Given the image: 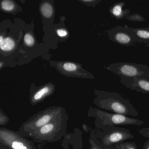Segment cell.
<instances>
[{"mask_svg":"<svg viewBox=\"0 0 149 149\" xmlns=\"http://www.w3.org/2000/svg\"><path fill=\"white\" fill-rule=\"evenodd\" d=\"M95 103L97 107L105 111L133 117L139 115L137 111L130 101L117 92L98 91Z\"/></svg>","mask_w":149,"mask_h":149,"instance_id":"obj_1","label":"cell"},{"mask_svg":"<svg viewBox=\"0 0 149 149\" xmlns=\"http://www.w3.org/2000/svg\"><path fill=\"white\" fill-rule=\"evenodd\" d=\"M68 118L65 110L55 119L26 137L31 138L37 143H53L58 141L66 132Z\"/></svg>","mask_w":149,"mask_h":149,"instance_id":"obj_2","label":"cell"},{"mask_svg":"<svg viewBox=\"0 0 149 149\" xmlns=\"http://www.w3.org/2000/svg\"><path fill=\"white\" fill-rule=\"evenodd\" d=\"M65 110L60 107H52L41 111L31 117L20 128L19 133L26 137L55 119Z\"/></svg>","mask_w":149,"mask_h":149,"instance_id":"obj_3","label":"cell"},{"mask_svg":"<svg viewBox=\"0 0 149 149\" xmlns=\"http://www.w3.org/2000/svg\"><path fill=\"white\" fill-rule=\"evenodd\" d=\"M94 111L95 116L98 122V127L101 129L118 125L141 126L144 124V122L140 119L121 114L98 109L94 110Z\"/></svg>","mask_w":149,"mask_h":149,"instance_id":"obj_4","label":"cell"},{"mask_svg":"<svg viewBox=\"0 0 149 149\" xmlns=\"http://www.w3.org/2000/svg\"><path fill=\"white\" fill-rule=\"evenodd\" d=\"M104 68L120 77L134 78L149 75V66L140 63L118 62Z\"/></svg>","mask_w":149,"mask_h":149,"instance_id":"obj_5","label":"cell"},{"mask_svg":"<svg viewBox=\"0 0 149 149\" xmlns=\"http://www.w3.org/2000/svg\"><path fill=\"white\" fill-rule=\"evenodd\" d=\"M96 136L100 143L106 146H114L135 137L130 130L117 126L101 129L97 131Z\"/></svg>","mask_w":149,"mask_h":149,"instance_id":"obj_6","label":"cell"},{"mask_svg":"<svg viewBox=\"0 0 149 149\" xmlns=\"http://www.w3.org/2000/svg\"><path fill=\"white\" fill-rule=\"evenodd\" d=\"M0 141L4 149H36L32 141L19 132L6 128L0 130Z\"/></svg>","mask_w":149,"mask_h":149,"instance_id":"obj_7","label":"cell"},{"mask_svg":"<svg viewBox=\"0 0 149 149\" xmlns=\"http://www.w3.org/2000/svg\"><path fill=\"white\" fill-rule=\"evenodd\" d=\"M110 40L125 47L135 46L138 42L132 28L118 26L107 30Z\"/></svg>","mask_w":149,"mask_h":149,"instance_id":"obj_8","label":"cell"},{"mask_svg":"<svg viewBox=\"0 0 149 149\" xmlns=\"http://www.w3.org/2000/svg\"><path fill=\"white\" fill-rule=\"evenodd\" d=\"M120 78V83L128 88L149 95V75L134 78Z\"/></svg>","mask_w":149,"mask_h":149,"instance_id":"obj_9","label":"cell"},{"mask_svg":"<svg viewBox=\"0 0 149 149\" xmlns=\"http://www.w3.org/2000/svg\"><path fill=\"white\" fill-rule=\"evenodd\" d=\"M125 3L123 1L116 2L109 8V13L111 17L117 20L123 19L130 15V9H123Z\"/></svg>","mask_w":149,"mask_h":149,"instance_id":"obj_10","label":"cell"},{"mask_svg":"<svg viewBox=\"0 0 149 149\" xmlns=\"http://www.w3.org/2000/svg\"><path fill=\"white\" fill-rule=\"evenodd\" d=\"M132 31L139 43H149V29L147 28H133Z\"/></svg>","mask_w":149,"mask_h":149,"instance_id":"obj_11","label":"cell"},{"mask_svg":"<svg viewBox=\"0 0 149 149\" xmlns=\"http://www.w3.org/2000/svg\"><path fill=\"white\" fill-rule=\"evenodd\" d=\"M50 91L51 89L49 87L46 86L42 88L34 94L32 99V103L36 104L39 102L47 96Z\"/></svg>","mask_w":149,"mask_h":149,"instance_id":"obj_12","label":"cell"},{"mask_svg":"<svg viewBox=\"0 0 149 149\" xmlns=\"http://www.w3.org/2000/svg\"><path fill=\"white\" fill-rule=\"evenodd\" d=\"M15 47V42L12 38L7 37L3 40L2 43H0V48L4 51H10Z\"/></svg>","mask_w":149,"mask_h":149,"instance_id":"obj_13","label":"cell"},{"mask_svg":"<svg viewBox=\"0 0 149 149\" xmlns=\"http://www.w3.org/2000/svg\"><path fill=\"white\" fill-rule=\"evenodd\" d=\"M41 12L45 18H49L52 17L54 13V9L50 3L46 2L41 6Z\"/></svg>","mask_w":149,"mask_h":149,"instance_id":"obj_14","label":"cell"},{"mask_svg":"<svg viewBox=\"0 0 149 149\" xmlns=\"http://www.w3.org/2000/svg\"><path fill=\"white\" fill-rule=\"evenodd\" d=\"M91 146L90 149H117L114 146H106L100 143L96 137L91 141Z\"/></svg>","mask_w":149,"mask_h":149,"instance_id":"obj_15","label":"cell"},{"mask_svg":"<svg viewBox=\"0 0 149 149\" xmlns=\"http://www.w3.org/2000/svg\"><path fill=\"white\" fill-rule=\"evenodd\" d=\"M114 146L117 149H139L136 144L132 142L125 141L116 144Z\"/></svg>","mask_w":149,"mask_h":149,"instance_id":"obj_16","label":"cell"},{"mask_svg":"<svg viewBox=\"0 0 149 149\" xmlns=\"http://www.w3.org/2000/svg\"><path fill=\"white\" fill-rule=\"evenodd\" d=\"M125 19L130 21L135 22H143L145 21V19L142 15L139 14H133L130 15L125 18Z\"/></svg>","mask_w":149,"mask_h":149,"instance_id":"obj_17","label":"cell"},{"mask_svg":"<svg viewBox=\"0 0 149 149\" xmlns=\"http://www.w3.org/2000/svg\"><path fill=\"white\" fill-rule=\"evenodd\" d=\"M1 6L3 10L8 12H10L13 11L14 9L15 6L12 1H3L1 3Z\"/></svg>","mask_w":149,"mask_h":149,"instance_id":"obj_18","label":"cell"},{"mask_svg":"<svg viewBox=\"0 0 149 149\" xmlns=\"http://www.w3.org/2000/svg\"><path fill=\"white\" fill-rule=\"evenodd\" d=\"M63 68L67 72H72L76 71L77 69V66L72 63H66L63 64Z\"/></svg>","mask_w":149,"mask_h":149,"instance_id":"obj_19","label":"cell"},{"mask_svg":"<svg viewBox=\"0 0 149 149\" xmlns=\"http://www.w3.org/2000/svg\"><path fill=\"white\" fill-rule=\"evenodd\" d=\"M25 44L29 47L33 46L34 44L35 40L33 36L29 33L26 34L24 36Z\"/></svg>","mask_w":149,"mask_h":149,"instance_id":"obj_20","label":"cell"},{"mask_svg":"<svg viewBox=\"0 0 149 149\" xmlns=\"http://www.w3.org/2000/svg\"><path fill=\"white\" fill-rule=\"evenodd\" d=\"M138 131L139 134H141L143 136L149 139V127L140 129Z\"/></svg>","mask_w":149,"mask_h":149,"instance_id":"obj_21","label":"cell"},{"mask_svg":"<svg viewBox=\"0 0 149 149\" xmlns=\"http://www.w3.org/2000/svg\"><path fill=\"white\" fill-rule=\"evenodd\" d=\"M56 33H57V35L61 37H65L68 35V34L67 31L64 29H57Z\"/></svg>","mask_w":149,"mask_h":149,"instance_id":"obj_22","label":"cell"},{"mask_svg":"<svg viewBox=\"0 0 149 149\" xmlns=\"http://www.w3.org/2000/svg\"><path fill=\"white\" fill-rule=\"evenodd\" d=\"M0 118H1V125H5V124L7 123V118L6 116L4 115V114H2V113H1V117H0Z\"/></svg>","mask_w":149,"mask_h":149,"instance_id":"obj_23","label":"cell"},{"mask_svg":"<svg viewBox=\"0 0 149 149\" xmlns=\"http://www.w3.org/2000/svg\"><path fill=\"white\" fill-rule=\"evenodd\" d=\"M143 149H149V139L147 140L144 144Z\"/></svg>","mask_w":149,"mask_h":149,"instance_id":"obj_24","label":"cell"},{"mask_svg":"<svg viewBox=\"0 0 149 149\" xmlns=\"http://www.w3.org/2000/svg\"><path fill=\"white\" fill-rule=\"evenodd\" d=\"M83 127L84 130L86 131L88 130V127H87V125H83Z\"/></svg>","mask_w":149,"mask_h":149,"instance_id":"obj_25","label":"cell"},{"mask_svg":"<svg viewBox=\"0 0 149 149\" xmlns=\"http://www.w3.org/2000/svg\"><path fill=\"white\" fill-rule=\"evenodd\" d=\"M3 40H4V39H3L2 36H1V37H0V43H2V42H3Z\"/></svg>","mask_w":149,"mask_h":149,"instance_id":"obj_26","label":"cell"},{"mask_svg":"<svg viewBox=\"0 0 149 149\" xmlns=\"http://www.w3.org/2000/svg\"><path fill=\"white\" fill-rule=\"evenodd\" d=\"M2 62H1V63H0V64H1V65H0V67H1H1H2Z\"/></svg>","mask_w":149,"mask_h":149,"instance_id":"obj_27","label":"cell"},{"mask_svg":"<svg viewBox=\"0 0 149 149\" xmlns=\"http://www.w3.org/2000/svg\"><path fill=\"white\" fill-rule=\"evenodd\" d=\"M146 28L148 29H149V27H147Z\"/></svg>","mask_w":149,"mask_h":149,"instance_id":"obj_28","label":"cell"},{"mask_svg":"<svg viewBox=\"0 0 149 149\" xmlns=\"http://www.w3.org/2000/svg\"></svg>","mask_w":149,"mask_h":149,"instance_id":"obj_29","label":"cell"}]
</instances>
